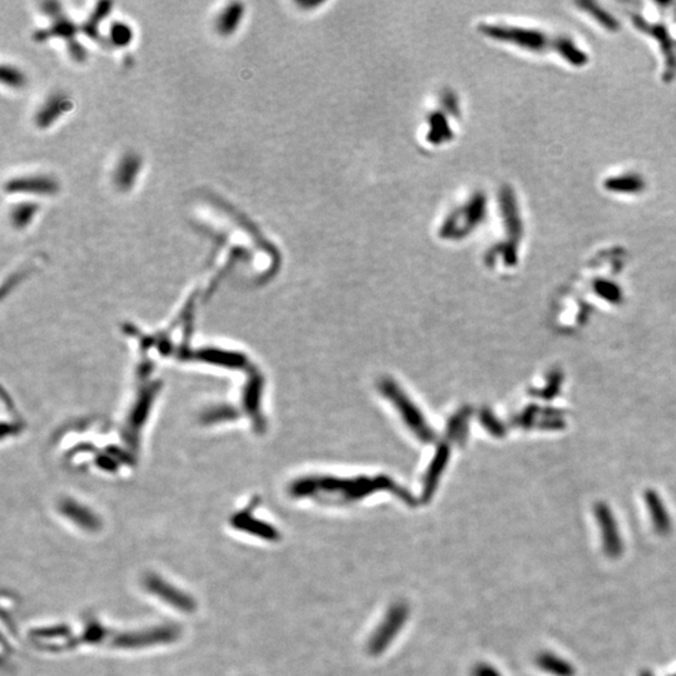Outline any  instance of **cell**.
I'll return each instance as SVG.
<instances>
[{"instance_id": "cell-5", "label": "cell", "mask_w": 676, "mask_h": 676, "mask_svg": "<svg viewBox=\"0 0 676 676\" xmlns=\"http://www.w3.org/2000/svg\"><path fill=\"white\" fill-rule=\"evenodd\" d=\"M503 217L505 225L509 231L510 236L517 240L522 233V222L520 220L519 210L516 205L514 193L510 189H505L503 193Z\"/></svg>"}, {"instance_id": "cell-11", "label": "cell", "mask_w": 676, "mask_h": 676, "mask_svg": "<svg viewBox=\"0 0 676 676\" xmlns=\"http://www.w3.org/2000/svg\"><path fill=\"white\" fill-rule=\"evenodd\" d=\"M139 168V161L136 156H127L122 159L119 167L117 169V183L119 184L122 188H128L134 181L136 172Z\"/></svg>"}, {"instance_id": "cell-19", "label": "cell", "mask_w": 676, "mask_h": 676, "mask_svg": "<svg viewBox=\"0 0 676 676\" xmlns=\"http://www.w3.org/2000/svg\"><path fill=\"white\" fill-rule=\"evenodd\" d=\"M674 676H676V674H675V675H674Z\"/></svg>"}, {"instance_id": "cell-18", "label": "cell", "mask_w": 676, "mask_h": 676, "mask_svg": "<svg viewBox=\"0 0 676 676\" xmlns=\"http://www.w3.org/2000/svg\"><path fill=\"white\" fill-rule=\"evenodd\" d=\"M478 674H480V676H500L496 671L493 670V669H488V667L483 670V672L480 671Z\"/></svg>"}, {"instance_id": "cell-3", "label": "cell", "mask_w": 676, "mask_h": 676, "mask_svg": "<svg viewBox=\"0 0 676 676\" xmlns=\"http://www.w3.org/2000/svg\"><path fill=\"white\" fill-rule=\"evenodd\" d=\"M178 638V629L173 626H157L152 629L132 631L124 634H114L109 640V645L119 649H139L154 645L172 643Z\"/></svg>"}, {"instance_id": "cell-16", "label": "cell", "mask_w": 676, "mask_h": 676, "mask_svg": "<svg viewBox=\"0 0 676 676\" xmlns=\"http://www.w3.org/2000/svg\"><path fill=\"white\" fill-rule=\"evenodd\" d=\"M1 77H3V82L11 84V85H21V84L24 82V78H23L21 73H19V72L14 68H6V67H4Z\"/></svg>"}, {"instance_id": "cell-2", "label": "cell", "mask_w": 676, "mask_h": 676, "mask_svg": "<svg viewBox=\"0 0 676 676\" xmlns=\"http://www.w3.org/2000/svg\"><path fill=\"white\" fill-rule=\"evenodd\" d=\"M143 586L154 598L159 599L163 603L179 610L181 613H193L197 608V603L192 596L157 574H148L143 579Z\"/></svg>"}, {"instance_id": "cell-15", "label": "cell", "mask_w": 676, "mask_h": 676, "mask_svg": "<svg viewBox=\"0 0 676 676\" xmlns=\"http://www.w3.org/2000/svg\"><path fill=\"white\" fill-rule=\"evenodd\" d=\"M36 205H19L16 208V212L13 213V218H14V222L18 227H23L26 225L29 220H32L33 215L36 213Z\"/></svg>"}, {"instance_id": "cell-9", "label": "cell", "mask_w": 676, "mask_h": 676, "mask_svg": "<svg viewBox=\"0 0 676 676\" xmlns=\"http://www.w3.org/2000/svg\"><path fill=\"white\" fill-rule=\"evenodd\" d=\"M8 192H32V193H53L57 189V184L53 181L43 177L37 178L18 179L6 186Z\"/></svg>"}, {"instance_id": "cell-1", "label": "cell", "mask_w": 676, "mask_h": 676, "mask_svg": "<svg viewBox=\"0 0 676 676\" xmlns=\"http://www.w3.org/2000/svg\"><path fill=\"white\" fill-rule=\"evenodd\" d=\"M483 32L500 42L511 43L531 52H555L574 67H584L589 63V57L572 39L554 37L535 29L516 26H483Z\"/></svg>"}, {"instance_id": "cell-4", "label": "cell", "mask_w": 676, "mask_h": 676, "mask_svg": "<svg viewBox=\"0 0 676 676\" xmlns=\"http://www.w3.org/2000/svg\"><path fill=\"white\" fill-rule=\"evenodd\" d=\"M634 23L635 26L641 29L643 32L649 33L660 42L661 48L664 50V55H665L667 72L670 74L674 73L676 69V60L672 49H671V41L669 39V36L666 34L665 29L662 26H649V24L645 23L644 19L638 18V16H635Z\"/></svg>"}, {"instance_id": "cell-12", "label": "cell", "mask_w": 676, "mask_h": 676, "mask_svg": "<svg viewBox=\"0 0 676 676\" xmlns=\"http://www.w3.org/2000/svg\"><path fill=\"white\" fill-rule=\"evenodd\" d=\"M579 6H580V8H582L584 11H587L590 16H593L603 28H606L610 32H616V31H618V23L616 21V19H613V16H610L606 11L600 9L595 3L581 1V3H579Z\"/></svg>"}, {"instance_id": "cell-10", "label": "cell", "mask_w": 676, "mask_h": 676, "mask_svg": "<svg viewBox=\"0 0 676 676\" xmlns=\"http://www.w3.org/2000/svg\"><path fill=\"white\" fill-rule=\"evenodd\" d=\"M537 665L541 669L550 672L556 676H575V669L574 666L570 665L562 659H559L557 656L551 655V654H542L537 658Z\"/></svg>"}, {"instance_id": "cell-8", "label": "cell", "mask_w": 676, "mask_h": 676, "mask_svg": "<svg viewBox=\"0 0 676 676\" xmlns=\"http://www.w3.org/2000/svg\"><path fill=\"white\" fill-rule=\"evenodd\" d=\"M386 391H387L388 395H390V397L395 399L399 409H407L406 412H404V419H407V422L414 427L416 432H417L421 437H424V439H430V431L427 430V427H426L425 424H424L422 421H419V414L416 412V409L409 411V407H412V406H409L407 399H404L402 395H399V393L397 392V390L393 388L392 385H390V383H388L387 387H386Z\"/></svg>"}, {"instance_id": "cell-6", "label": "cell", "mask_w": 676, "mask_h": 676, "mask_svg": "<svg viewBox=\"0 0 676 676\" xmlns=\"http://www.w3.org/2000/svg\"><path fill=\"white\" fill-rule=\"evenodd\" d=\"M599 520L603 530V547L606 555L610 557H618L621 554L623 545L616 532V527L613 525V520L610 519V515L605 509H599Z\"/></svg>"}, {"instance_id": "cell-17", "label": "cell", "mask_w": 676, "mask_h": 676, "mask_svg": "<svg viewBox=\"0 0 676 676\" xmlns=\"http://www.w3.org/2000/svg\"><path fill=\"white\" fill-rule=\"evenodd\" d=\"M129 37H131V32L126 26L117 24L113 28V42H116L117 44H126Z\"/></svg>"}, {"instance_id": "cell-7", "label": "cell", "mask_w": 676, "mask_h": 676, "mask_svg": "<svg viewBox=\"0 0 676 676\" xmlns=\"http://www.w3.org/2000/svg\"><path fill=\"white\" fill-rule=\"evenodd\" d=\"M603 187L613 193H639L645 188V182L636 174H625L606 179Z\"/></svg>"}, {"instance_id": "cell-13", "label": "cell", "mask_w": 676, "mask_h": 676, "mask_svg": "<svg viewBox=\"0 0 676 676\" xmlns=\"http://www.w3.org/2000/svg\"><path fill=\"white\" fill-rule=\"evenodd\" d=\"M242 16V6L232 4L225 9V13L218 18V31L222 34H230L238 24V19Z\"/></svg>"}, {"instance_id": "cell-14", "label": "cell", "mask_w": 676, "mask_h": 676, "mask_svg": "<svg viewBox=\"0 0 676 676\" xmlns=\"http://www.w3.org/2000/svg\"><path fill=\"white\" fill-rule=\"evenodd\" d=\"M64 104H68V102L65 98H62V97H55L53 98L50 102H48L47 105L44 107L42 113H39L38 116V123L39 124H48L49 123V119H53L54 117L58 116L59 109H64Z\"/></svg>"}]
</instances>
